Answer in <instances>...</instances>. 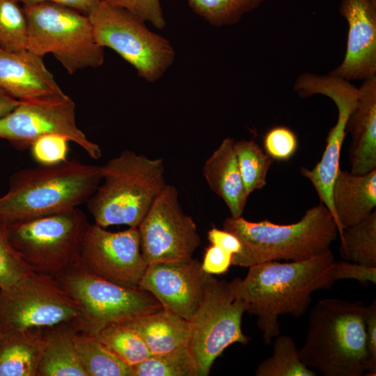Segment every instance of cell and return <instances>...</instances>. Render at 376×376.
Returning <instances> with one entry per match:
<instances>
[{"instance_id": "24", "label": "cell", "mask_w": 376, "mask_h": 376, "mask_svg": "<svg viewBox=\"0 0 376 376\" xmlns=\"http://www.w3.org/2000/svg\"><path fill=\"white\" fill-rule=\"evenodd\" d=\"M77 331L75 324L49 328L37 376H87L75 345L74 335Z\"/></svg>"}, {"instance_id": "42", "label": "cell", "mask_w": 376, "mask_h": 376, "mask_svg": "<svg viewBox=\"0 0 376 376\" xmlns=\"http://www.w3.org/2000/svg\"><path fill=\"white\" fill-rule=\"evenodd\" d=\"M19 103V100L10 97L0 90V118L12 111Z\"/></svg>"}, {"instance_id": "4", "label": "cell", "mask_w": 376, "mask_h": 376, "mask_svg": "<svg viewBox=\"0 0 376 376\" xmlns=\"http://www.w3.org/2000/svg\"><path fill=\"white\" fill-rule=\"evenodd\" d=\"M223 229L239 239L242 249L233 256L232 265L243 267L274 260L300 261L321 255L331 250L338 235L331 213L321 202L293 224L229 217L223 222Z\"/></svg>"}, {"instance_id": "34", "label": "cell", "mask_w": 376, "mask_h": 376, "mask_svg": "<svg viewBox=\"0 0 376 376\" xmlns=\"http://www.w3.org/2000/svg\"><path fill=\"white\" fill-rule=\"evenodd\" d=\"M298 140L295 133L285 126H275L263 139L264 151L273 159L288 161L296 152Z\"/></svg>"}, {"instance_id": "36", "label": "cell", "mask_w": 376, "mask_h": 376, "mask_svg": "<svg viewBox=\"0 0 376 376\" xmlns=\"http://www.w3.org/2000/svg\"><path fill=\"white\" fill-rule=\"evenodd\" d=\"M117 7L122 8L143 22H150L157 29L166 26L159 0H102Z\"/></svg>"}, {"instance_id": "21", "label": "cell", "mask_w": 376, "mask_h": 376, "mask_svg": "<svg viewBox=\"0 0 376 376\" xmlns=\"http://www.w3.org/2000/svg\"><path fill=\"white\" fill-rule=\"evenodd\" d=\"M234 143L232 138H225L205 162L203 175L210 189L224 201L230 217L237 218L242 216L249 195L240 173Z\"/></svg>"}, {"instance_id": "38", "label": "cell", "mask_w": 376, "mask_h": 376, "mask_svg": "<svg viewBox=\"0 0 376 376\" xmlns=\"http://www.w3.org/2000/svg\"><path fill=\"white\" fill-rule=\"evenodd\" d=\"M233 256L218 246L210 244L205 249L201 267L211 275L225 274L232 265Z\"/></svg>"}, {"instance_id": "20", "label": "cell", "mask_w": 376, "mask_h": 376, "mask_svg": "<svg viewBox=\"0 0 376 376\" xmlns=\"http://www.w3.org/2000/svg\"><path fill=\"white\" fill-rule=\"evenodd\" d=\"M332 201L339 236L375 210L376 169L353 174L340 169L332 187Z\"/></svg>"}, {"instance_id": "39", "label": "cell", "mask_w": 376, "mask_h": 376, "mask_svg": "<svg viewBox=\"0 0 376 376\" xmlns=\"http://www.w3.org/2000/svg\"><path fill=\"white\" fill-rule=\"evenodd\" d=\"M207 240L210 244L218 246L233 255L239 253L242 249L239 239L224 229L212 228L207 233Z\"/></svg>"}, {"instance_id": "5", "label": "cell", "mask_w": 376, "mask_h": 376, "mask_svg": "<svg viewBox=\"0 0 376 376\" xmlns=\"http://www.w3.org/2000/svg\"><path fill=\"white\" fill-rule=\"evenodd\" d=\"M100 166L103 183L86 202L95 224L138 228L167 185L163 159L124 150Z\"/></svg>"}, {"instance_id": "18", "label": "cell", "mask_w": 376, "mask_h": 376, "mask_svg": "<svg viewBox=\"0 0 376 376\" xmlns=\"http://www.w3.org/2000/svg\"><path fill=\"white\" fill-rule=\"evenodd\" d=\"M359 96V91L350 86L338 88L331 94L330 99L335 103L338 109L336 123L328 133L325 148L320 161L311 169L304 166L300 169L301 174L313 185L320 202L330 211L336 223L332 187L340 169V153L347 135L345 131L347 120L354 109Z\"/></svg>"}, {"instance_id": "19", "label": "cell", "mask_w": 376, "mask_h": 376, "mask_svg": "<svg viewBox=\"0 0 376 376\" xmlns=\"http://www.w3.org/2000/svg\"><path fill=\"white\" fill-rule=\"evenodd\" d=\"M359 97L345 126L352 136L350 172L365 174L376 169V76L363 80Z\"/></svg>"}, {"instance_id": "31", "label": "cell", "mask_w": 376, "mask_h": 376, "mask_svg": "<svg viewBox=\"0 0 376 376\" xmlns=\"http://www.w3.org/2000/svg\"><path fill=\"white\" fill-rule=\"evenodd\" d=\"M132 376H198L194 361L187 348L151 354L132 366Z\"/></svg>"}, {"instance_id": "41", "label": "cell", "mask_w": 376, "mask_h": 376, "mask_svg": "<svg viewBox=\"0 0 376 376\" xmlns=\"http://www.w3.org/2000/svg\"><path fill=\"white\" fill-rule=\"evenodd\" d=\"M23 5L40 2H53L74 8L83 14L88 15L92 8L102 0H17Z\"/></svg>"}, {"instance_id": "7", "label": "cell", "mask_w": 376, "mask_h": 376, "mask_svg": "<svg viewBox=\"0 0 376 376\" xmlns=\"http://www.w3.org/2000/svg\"><path fill=\"white\" fill-rule=\"evenodd\" d=\"M90 224L75 207L4 226L10 244L31 272L57 277L79 261Z\"/></svg>"}, {"instance_id": "14", "label": "cell", "mask_w": 376, "mask_h": 376, "mask_svg": "<svg viewBox=\"0 0 376 376\" xmlns=\"http://www.w3.org/2000/svg\"><path fill=\"white\" fill-rule=\"evenodd\" d=\"M79 263L97 276L131 288H139L148 265L138 228L111 232L96 224H90L85 234Z\"/></svg>"}, {"instance_id": "22", "label": "cell", "mask_w": 376, "mask_h": 376, "mask_svg": "<svg viewBox=\"0 0 376 376\" xmlns=\"http://www.w3.org/2000/svg\"><path fill=\"white\" fill-rule=\"evenodd\" d=\"M49 328L0 329V376H37Z\"/></svg>"}, {"instance_id": "27", "label": "cell", "mask_w": 376, "mask_h": 376, "mask_svg": "<svg viewBox=\"0 0 376 376\" xmlns=\"http://www.w3.org/2000/svg\"><path fill=\"white\" fill-rule=\"evenodd\" d=\"M256 376H316L317 372L300 359L299 349L293 338L279 335L273 344L272 354L261 361L255 371Z\"/></svg>"}, {"instance_id": "30", "label": "cell", "mask_w": 376, "mask_h": 376, "mask_svg": "<svg viewBox=\"0 0 376 376\" xmlns=\"http://www.w3.org/2000/svg\"><path fill=\"white\" fill-rule=\"evenodd\" d=\"M266 0H187L191 10L212 26L237 23Z\"/></svg>"}, {"instance_id": "25", "label": "cell", "mask_w": 376, "mask_h": 376, "mask_svg": "<svg viewBox=\"0 0 376 376\" xmlns=\"http://www.w3.org/2000/svg\"><path fill=\"white\" fill-rule=\"evenodd\" d=\"M75 345L87 376H132V367L93 335L77 331Z\"/></svg>"}, {"instance_id": "26", "label": "cell", "mask_w": 376, "mask_h": 376, "mask_svg": "<svg viewBox=\"0 0 376 376\" xmlns=\"http://www.w3.org/2000/svg\"><path fill=\"white\" fill-rule=\"evenodd\" d=\"M339 251L346 260L376 267V211L343 229Z\"/></svg>"}, {"instance_id": "33", "label": "cell", "mask_w": 376, "mask_h": 376, "mask_svg": "<svg viewBox=\"0 0 376 376\" xmlns=\"http://www.w3.org/2000/svg\"><path fill=\"white\" fill-rule=\"evenodd\" d=\"M30 272L10 244L4 224L0 223V290L8 288Z\"/></svg>"}, {"instance_id": "13", "label": "cell", "mask_w": 376, "mask_h": 376, "mask_svg": "<svg viewBox=\"0 0 376 376\" xmlns=\"http://www.w3.org/2000/svg\"><path fill=\"white\" fill-rule=\"evenodd\" d=\"M50 134L66 136L92 159L102 155L100 146L88 139L76 123V105L68 95L47 100L20 101L0 118V139L19 150L30 148L38 138Z\"/></svg>"}, {"instance_id": "40", "label": "cell", "mask_w": 376, "mask_h": 376, "mask_svg": "<svg viewBox=\"0 0 376 376\" xmlns=\"http://www.w3.org/2000/svg\"><path fill=\"white\" fill-rule=\"evenodd\" d=\"M365 326L367 347L372 360L376 362V300L366 306Z\"/></svg>"}, {"instance_id": "29", "label": "cell", "mask_w": 376, "mask_h": 376, "mask_svg": "<svg viewBox=\"0 0 376 376\" xmlns=\"http://www.w3.org/2000/svg\"><path fill=\"white\" fill-rule=\"evenodd\" d=\"M234 149L241 178L247 194L263 189L274 160L253 140L235 141Z\"/></svg>"}, {"instance_id": "12", "label": "cell", "mask_w": 376, "mask_h": 376, "mask_svg": "<svg viewBox=\"0 0 376 376\" xmlns=\"http://www.w3.org/2000/svg\"><path fill=\"white\" fill-rule=\"evenodd\" d=\"M147 264L191 258L201 240L194 219L182 210L177 188L166 185L138 226Z\"/></svg>"}, {"instance_id": "9", "label": "cell", "mask_w": 376, "mask_h": 376, "mask_svg": "<svg viewBox=\"0 0 376 376\" xmlns=\"http://www.w3.org/2000/svg\"><path fill=\"white\" fill-rule=\"evenodd\" d=\"M56 278L82 310L79 332L96 336L112 323L162 308L149 292L97 276L79 261Z\"/></svg>"}, {"instance_id": "11", "label": "cell", "mask_w": 376, "mask_h": 376, "mask_svg": "<svg viewBox=\"0 0 376 376\" xmlns=\"http://www.w3.org/2000/svg\"><path fill=\"white\" fill-rule=\"evenodd\" d=\"M245 312V303L235 297L230 282L214 277L189 321L187 348L198 376L208 375L214 361L230 345L249 342L242 329Z\"/></svg>"}, {"instance_id": "3", "label": "cell", "mask_w": 376, "mask_h": 376, "mask_svg": "<svg viewBox=\"0 0 376 376\" xmlns=\"http://www.w3.org/2000/svg\"><path fill=\"white\" fill-rule=\"evenodd\" d=\"M102 181L101 166L66 160L20 170L0 196V223L7 225L77 207Z\"/></svg>"}, {"instance_id": "23", "label": "cell", "mask_w": 376, "mask_h": 376, "mask_svg": "<svg viewBox=\"0 0 376 376\" xmlns=\"http://www.w3.org/2000/svg\"><path fill=\"white\" fill-rule=\"evenodd\" d=\"M124 322L138 334L151 354L187 347L189 321L163 308Z\"/></svg>"}, {"instance_id": "8", "label": "cell", "mask_w": 376, "mask_h": 376, "mask_svg": "<svg viewBox=\"0 0 376 376\" xmlns=\"http://www.w3.org/2000/svg\"><path fill=\"white\" fill-rule=\"evenodd\" d=\"M87 15L98 45L115 51L146 81H157L173 64L170 41L127 10L101 1Z\"/></svg>"}, {"instance_id": "1", "label": "cell", "mask_w": 376, "mask_h": 376, "mask_svg": "<svg viewBox=\"0 0 376 376\" xmlns=\"http://www.w3.org/2000/svg\"><path fill=\"white\" fill-rule=\"evenodd\" d=\"M335 263L329 250L300 261L253 265L249 267L244 279L230 281L235 297L245 303L246 312L257 316L265 344H271L280 335V316H302L311 304L312 294L332 286Z\"/></svg>"}, {"instance_id": "6", "label": "cell", "mask_w": 376, "mask_h": 376, "mask_svg": "<svg viewBox=\"0 0 376 376\" xmlns=\"http://www.w3.org/2000/svg\"><path fill=\"white\" fill-rule=\"evenodd\" d=\"M28 24L27 50L52 54L68 74L102 65L104 48L96 42L88 15L61 4L23 5Z\"/></svg>"}, {"instance_id": "32", "label": "cell", "mask_w": 376, "mask_h": 376, "mask_svg": "<svg viewBox=\"0 0 376 376\" xmlns=\"http://www.w3.org/2000/svg\"><path fill=\"white\" fill-rule=\"evenodd\" d=\"M17 0H0V49L8 52L27 50L28 24Z\"/></svg>"}, {"instance_id": "2", "label": "cell", "mask_w": 376, "mask_h": 376, "mask_svg": "<svg viewBox=\"0 0 376 376\" xmlns=\"http://www.w3.org/2000/svg\"><path fill=\"white\" fill-rule=\"evenodd\" d=\"M366 306L360 300H320L311 310L301 361L323 376H375L367 347Z\"/></svg>"}, {"instance_id": "10", "label": "cell", "mask_w": 376, "mask_h": 376, "mask_svg": "<svg viewBox=\"0 0 376 376\" xmlns=\"http://www.w3.org/2000/svg\"><path fill=\"white\" fill-rule=\"evenodd\" d=\"M82 317L79 304L54 276L30 272L0 290V329L77 326Z\"/></svg>"}, {"instance_id": "16", "label": "cell", "mask_w": 376, "mask_h": 376, "mask_svg": "<svg viewBox=\"0 0 376 376\" xmlns=\"http://www.w3.org/2000/svg\"><path fill=\"white\" fill-rule=\"evenodd\" d=\"M339 13L348 24L346 50L329 74L349 81L376 76V0H341Z\"/></svg>"}, {"instance_id": "15", "label": "cell", "mask_w": 376, "mask_h": 376, "mask_svg": "<svg viewBox=\"0 0 376 376\" xmlns=\"http://www.w3.org/2000/svg\"><path fill=\"white\" fill-rule=\"evenodd\" d=\"M213 279L192 257L148 264L139 288L151 294L164 309L190 321Z\"/></svg>"}, {"instance_id": "28", "label": "cell", "mask_w": 376, "mask_h": 376, "mask_svg": "<svg viewBox=\"0 0 376 376\" xmlns=\"http://www.w3.org/2000/svg\"><path fill=\"white\" fill-rule=\"evenodd\" d=\"M95 336L110 351L132 367L151 355L141 337L124 321L107 326Z\"/></svg>"}, {"instance_id": "37", "label": "cell", "mask_w": 376, "mask_h": 376, "mask_svg": "<svg viewBox=\"0 0 376 376\" xmlns=\"http://www.w3.org/2000/svg\"><path fill=\"white\" fill-rule=\"evenodd\" d=\"M335 281L351 279L359 281L361 285L376 283V267H369L354 262L336 261L334 269Z\"/></svg>"}, {"instance_id": "17", "label": "cell", "mask_w": 376, "mask_h": 376, "mask_svg": "<svg viewBox=\"0 0 376 376\" xmlns=\"http://www.w3.org/2000/svg\"><path fill=\"white\" fill-rule=\"evenodd\" d=\"M0 90L19 101L68 96L45 67L42 57L28 50L14 52L0 49Z\"/></svg>"}, {"instance_id": "35", "label": "cell", "mask_w": 376, "mask_h": 376, "mask_svg": "<svg viewBox=\"0 0 376 376\" xmlns=\"http://www.w3.org/2000/svg\"><path fill=\"white\" fill-rule=\"evenodd\" d=\"M65 136L50 134L36 139L30 149L33 159L40 165H53L67 160L68 142Z\"/></svg>"}]
</instances>
